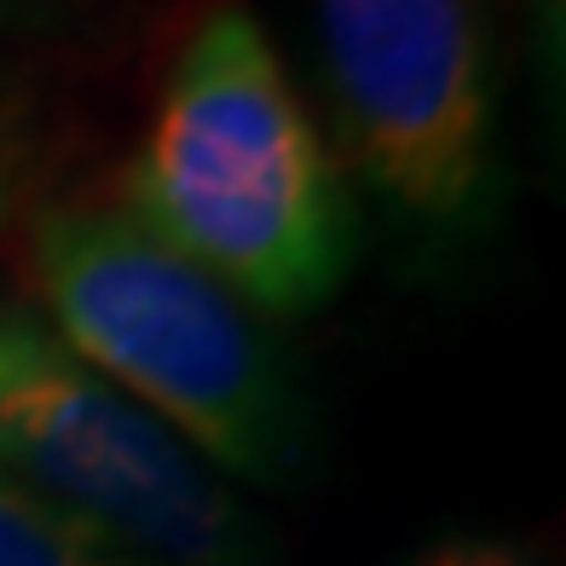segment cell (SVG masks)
<instances>
[{
    "mask_svg": "<svg viewBox=\"0 0 566 566\" xmlns=\"http://www.w3.org/2000/svg\"><path fill=\"white\" fill-rule=\"evenodd\" d=\"M116 209L261 318L336 301L358 261L347 168L261 18L238 0L179 46Z\"/></svg>",
    "mask_w": 566,
    "mask_h": 566,
    "instance_id": "1",
    "label": "cell"
},
{
    "mask_svg": "<svg viewBox=\"0 0 566 566\" xmlns=\"http://www.w3.org/2000/svg\"><path fill=\"white\" fill-rule=\"evenodd\" d=\"M35 313L75 358L238 485L283 492L313 457V399L261 313L116 202H41Z\"/></svg>",
    "mask_w": 566,
    "mask_h": 566,
    "instance_id": "2",
    "label": "cell"
},
{
    "mask_svg": "<svg viewBox=\"0 0 566 566\" xmlns=\"http://www.w3.org/2000/svg\"><path fill=\"white\" fill-rule=\"evenodd\" d=\"M0 480L150 566H277L261 509L23 301H0Z\"/></svg>",
    "mask_w": 566,
    "mask_h": 566,
    "instance_id": "3",
    "label": "cell"
},
{
    "mask_svg": "<svg viewBox=\"0 0 566 566\" xmlns=\"http://www.w3.org/2000/svg\"><path fill=\"white\" fill-rule=\"evenodd\" d=\"M342 150L388 214L462 238L497 191L485 0H313Z\"/></svg>",
    "mask_w": 566,
    "mask_h": 566,
    "instance_id": "4",
    "label": "cell"
},
{
    "mask_svg": "<svg viewBox=\"0 0 566 566\" xmlns=\"http://www.w3.org/2000/svg\"><path fill=\"white\" fill-rule=\"evenodd\" d=\"M0 566H150V560L116 549L111 537L70 521L64 509L0 480Z\"/></svg>",
    "mask_w": 566,
    "mask_h": 566,
    "instance_id": "5",
    "label": "cell"
},
{
    "mask_svg": "<svg viewBox=\"0 0 566 566\" xmlns=\"http://www.w3.org/2000/svg\"><path fill=\"white\" fill-rule=\"evenodd\" d=\"M53 179V127L41 98L0 70V238L30 226Z\"/></svg>",
    "mask_w": 566,
    "mask_h": 566,
    "instance_id": "6",
    "label": "cell"
},
{
    "mask_svg": "<svg viewBox=\"0 0 566 566\" xmlns=\"http://www.w3.org/2000/svg\"><path fill=\"white\" fill-rule=\"evenodd\" d=\"M405 566H549L521 537H497V532H446L428 549H417Z\"/></svg>",
    "mask_w": 566,
    "mask_h": 566,
    "instance_id": "7",
    "label": "cell"
},
{
    "mask_svg": "<svg viewBox=\"0 0 566 566\" xmlns=\"http://www.w3.org/2000/svg\"><path fill=\"white\" fill-rule=\"evenodd\" d=\"M70 0H0V41H18V35H46L70 23Z\"/></svg>",
    "mask_w": 566,
    "mask_h": 566,
    "instance_id": "8",
    "label": "cell"
}]
</instances>
